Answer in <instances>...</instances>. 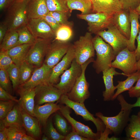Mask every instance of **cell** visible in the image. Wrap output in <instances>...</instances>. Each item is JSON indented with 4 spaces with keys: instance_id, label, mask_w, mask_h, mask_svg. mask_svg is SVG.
Instances as JSON below:
<instances>
[{
    "instance_id": "1",
    "label": "cell",
    "mask_w": 140,
    "mask_h": 140,
    "mask_svg": "<svg viewBox=\"0 0 140 140\" xmlns=\"http://www.w3.org/2000/svg\"><path fill=\"white\" fill-rule=\"evenodd\" d=\"M117 98L121 107V110L117 115L107 117L101 112L96 114V116L103 122L106 128L113 132L115 136L120 135L127 125L130 118L129 116L132 110L129 106V103L122 94L119 95Z\"/></svg>"
},
{
    "instance_id": "2",
    "label": "cell",
    "mask_w": 140,
    "mask_h": 140,
    "mask_svg": "<svg viewBox=\"0 0 140 140\" xmlns=\"http://www.w3.org/2000/svg\"><path fill=\"white\" fill-rule=\"evenodd\" d=\"M93 42L96 55L93 66L96 72L99 74L111 67L112 61L115 60L116 56L111 46L106 43L100 36L96 35L93 38Z\"/></svg>"
},
{
    "instance_id": "3",
    "label": "cell",
    "mask_w": 140,
    "mask_h": 140,
    "mask_svg": "<svg viewBox=\"0 0 140 140\" xmlns=\"http://www.w3.org/2000/svg\"><path fill=\"white\" fill-rule=\"evenodd\" d=\"M29 0L16 1L7 11L4 21L8 30H17L26 25L28 19L27 6Z\"/></svg>"
},
{
    "instance_id": "4",
    "label": "cell",
    "mask_w": 140,
    "mask_h": 140,
    "mask_svg": "<svg viewBox=\"0 0 140 140\" xmlns=\"http://www.w3.org/2000/svg\"><path fill=\"white\" fill-rule=\"evenodd\" d=\"M95 61L93 58L81 65V73L77 79L70 91L66 95L70 100L75 102L84 103L85 101L90 95L89 90V84L86 80L85 71L88 65Z\"/></svg>"
},
{
    "instance_id": "5",
    "label": "cell",
    "mask_w": 140,
    "mask_h": 140,
    "mask_svg": "<svg viewBox=\"0 0 140 140\" xmlns=\"http://www.w3.org/2000/svg\"><path fill=\"white\" fill-rule=\"evenodd\" d=\"M93 39L92 33L88 32L74 42L75 59L78 64L81 65L94 57L95 50Z\"/></svg>"
},
{
    "instance_id": "6",
    "label": "cell",
    "mask_w": 140,
    "mask_h": 140,
    "mask_svg": "<svg viewBox=\"0 0 140 140\" xmlns=\"http://www.w3.org/2000/svg\"><path fill=\"white\" fill-rule=\"evenodd\" d=\"M113 15L99 12L86 15L78 14L77 16L87 22L89 32L96 35L98 32L114 24Z\"/></svg>"
},
{
    "instance_id": "7",
    "label": "cell",
    "mask_w": 140,
    "mask_h": 140,
    "mask_svg": "<svg viewBox=\"0 0 140 140\" xmlns=\"http://www.w3.org/2000/svg\"><path fill=\"white\" fill-rule=\"evenodd\" d=\"M54 39H36L31 46L25 60L36 68L43 64L48 48Z\"/></svg>"
},
{
    "instance_id": "8",
    "label": "cell",
    "mask_w": 140,
    "mask_h": 140,
    "mask_svg": "<svg viewBox=\"0 0 140 140\" xmlns=\"http://www.w3.org/2000/svg\"><path fill=\"white\" fill-rule=\"evenodd\" d=\"M60 103L72 109L77 115L81 116L85 120L91 121L95 125L97 132L101 134L105 130L106 127L101 120L96 118L86 108L84 103L73 101L69 99L66 95L63 94L59 100Z\"/></svg>"
},
{
    "instance_id": "9",
    "label": "cell",
    "mask_w": 140,
    "mask_h": 140,
    "mask_svg": "<svg viewBox=\"0 0 140 140\" xmlns=\"http://www.w3.org/2000/svg\"><path fill=\"white\" fill-rule=\"evenodd\" d=\"M107 30L98 32L96 35L101 37L113 48L115 55L127 47L128 40L113 24L109 26Z\"/></svg>"
},
{
    "instance_id": "10",
    "label": "cell",
    "mask_w": 140,
    "mask_h": 140,
    "mask_svg": "<svg viewBox=\"0 0 140 140\" xmlns=\"http://www.w3.org/2000/svg\"><path fill=\"white\" fill-rule=\"evenodd\" d=\"M82 71L81 65L78 64L74 59L69 68L61 75L59 82L53 85L63 94L66 95L71 90Z\"/></svg>"
},
{
    "instance_id": "11",
    "label": "cell",
    "mask_w": 140,
    "mask_h": 140,
    "mask_svg": "<svg viewBox=\"0 0 140 140\" xmlns=\"http://www.w3.org/2000/svg\"><path fill=\"white\" fill-rule=\"evenodd\" d=\"M137 61L135 50L131 51L127 47L116 55L111 66L121 70L128 76L136 71Z\"/></svg>"
},
{
    "instance_id": "12",
    "label": "cell",
    "mask_w": 140,
    "mask_h": 140,
    "mask_svg": "<svg viewBox=\"0 0 140 140\" xmlns=\"http://www.w3.org/2000/svg\"><path fill=\"white\" fill-rule=\"evenodd\" d=\"M71 44L68 41L54 39L48 48L43 63L52 68L66 54Z\"/></svg>"
},
{
    "instance_id": "13",
    "label": "cell",
    "mask_w": 140,
    "mask_h": 140,
    "mask_svg": "<svg viewBox=\"0 0 140 140\" xmlns=\"http://www.w3.org/2000/svg\"><path fill=\"white\" fill-rule=\"evenodd\" d=\"M34 88L35 102L37 104L39 105L59 100L63 94L53 85L49 83L40 84Z\"/></svg>"
},
{
    "instance_id": "14",
    "label": "cell",
    "mask_w": 140,
    "mask_h": 140,
    "mask_svg": "<svg viewBox=\"0 0 140 140\" xmlns=\"http://www.w3.org/2000/svg\"><path fill=\"white\" fill-rule=\"evenodd\" d=\"M70 108L67 106L60 105L59 111L62 115L67 120L72 128L80 135L89 140H99L101 134L94 133L88 126L79 122L70 116Z\"/></svg>"
},
{
    "instance_id": "15",
    "label": "cell",
    "mask_w": 140,
    "mask_h": 140,
    "mask_svg": "<svg viewBox=\"0 0 140 140\" xmlns=\"http://www.w3.org/2000/svg\"><path fill=\"white\" fill-rule=\"evenodd\" d=\"M26 25L36 39H54L55 32L43 19H28Z\"/></svg>"
},
{
    "instance_id": "16",
    "label": "cell",
    "mask_w": 140,
    "mask_h": 140,
    "mask_svg": "<svg viewBox=\"0 0 140 140\" xmlns=\"http://www.w3.org/2000/svg\"><path fill=\"white\" fill-rule=\"evenodd\" d=\"M74 59V47L73 45L71 44L66 54L53 68L49 79L48 83L52 85L57 83L59 76L71 66Z\"/></svg>"
},
{
    "instance_id": "17",
    "label": "cell",
    "mask_w": 140,
    "mask_h": 140,
    "mask_svg": "<svg viewBox=\"0 0 140 140\" xmlns=\"http://www.w3.org/2000/svg\"><path fill=\"white\" fill-rule=\"evenodd\" d=\"M52 69L43 63L40 67L36 68L29 80L19 87L24 89L33 88L40 84L49 83Z\"/></svg>"
},
{
    "instance_id": "18",
    "label": "cell",
    "mask_w": 140,
    "mask_h": 140,
    "mask_svg": "<svg viewBox=\"0 0 140 140\" xmlns=\"http://www.w3.org/2000/svg\"><path fill=\"white\" fill-rule=\"evenodd\" d=\"M92 12H102L114 15L122 10L119 0H91Z\"/></svg>"
},
{
    "instance_id": "19",
    "label": "cell",
    "mask_w": 140,
    "mask_h": 140,
    "mask_svg": "<svg viewBox=\"0 0 140 140\" xmlns=\"http://www.w3.org/2000/svg\"><path fill=\"white\" fill-rule=\"evenodd\" d=\"M102 72L103 78L105 87V90L103 92V100L105 101L112 100L114 94V91L117 89L116 86H114L113 83L114 76L122 75L128 76L124 73H121L117 72L115 70V68L112 67Z\"/></svg>"
},
{
    "instance_id": "20",
    "label": "cell",
    "mask_w": 140,
    "mask_h": 140,
    "mask_svg": "<svg viewBox=\"0 0 140 140\" xmlns=\"http://www.w3.org/2000/svg\"><path fill=\"white\" fill-rule=\"evenodd\" d=\"M18 93L20 97L18 103L27 113L35 117L34 108L35 106V90L34 88L24 89L19 87Z\"/></svg>"
},
{
    "instance_id": "21",
    "label": "cell",
    "mask_w": 140,
    "mask_h": 140,
    "mask_svg": "<svg viewBox=\"0 0 140 140\" xmlns=\"http://www.w3.org/2000/svg\"><path fill=\"white\" fill-rule=\"evenodd\" d=\"M114 25L128 40L130 35V20L129 11L123 10L113 15Z\"/></svg>"
},
{
    "instance_id": "22",
    "label": "cell",
    "mask_w": 140,
    "mask_h": 140,
    "mask_svg": "<svg viewBox=\"0 0 140 140\" xmlns=\"http://www.w3.org/2000/svg\"><path fill=\"white\" fill-rule=\"evenodd\" d=\"M60 109V105L54 102L47 103L42 105L36 104L34 108V116L41 124L45 126L50 116Z\"/></svg>"
},
{
    "instance_id": "23",
    "label": "cell",
    "mask_w": 140,
    "mask_h": 140,
    "mask_svg": "<svg viewBox=\"0 0 140 140\" xmlns=\"http://www.w3.org/2000/svg\"><path fill=\"white\" fill-rule=\"evenodd\" d=\"M45 0H29L27 6L28 19L43 18L49 13Z\"/></svg>"
},
{
    "instance_id": "24",
    "label": "cell",
    "mask_w": 140,
    "mask_h": 140,
    "mask_svg": "<svg viewBox=\"0 0 140 140\" xmlns=\"http://www.w3.org/2000/svg\"><path fill=\"white\" fill-rule=\"evenodd\" d=\"M130 20V35L128 40L127 47L131 51L136 49L135 41L140 29V24L139 22V15L134 9L129 10Z\"/></svg>"
},
{
    "instance_id": "25",
    "label": "cell",
    "mask_w": 140,
    "mask_h": 140,
    "mask_svg": "<svg viewBox=\"0 0 140 140\" xmlns=\"http://www.w3.org/2000/svg\"><path fill=\"white\" fill-rule=\"evenodd\" d=\"M32 44L18 45L6 51L8 54L12 59L14 63L19 67L25 61L28 52Z\"/></svg>"
},
{
    "instance_id": "26",
    "label": "cell",
    "mask_w": 140,
    "mask_h": 140,
    "mask_svg": "<svg viewBox=\"0 0 140 140\" xmlns=\"http://www.w3.org/2000/svg\"><path fill=\"white\" fill-rule=\"evenodd\" d=\"M22 114L23 127L30 134L35 137H38L40 134L39 121L26 112L22 108Z\"/></svg>"
},
{
    "instance_id": "27",
    "label": "cell",
    "mask_w": 140,
    "mask_h": 140,
    "mask_svg": "<svg viewBox=\"0 0 140 140\" xmlns=\"http://www.w3.org/2000/svg\"><path fill=\"white\" fill-rule=\"evenodd\" d=\"M18 103L15 105L12 109L2 120L5 127L13 126L23 127L22 108Z\"/></svg>"
},
{
    "instance_id": "28",
    "label": "cell",
    "mask_w": 140,
    "mask_h": 140,
    "mask_svg": "<svg viewBox=\"0 0 140 140\" xmlns=\"http://www.w3.org/2000/svg\"><path fill=\"white\" fill-rule=\"evenodd\" d=\"M140 76V70H139L130 75L125 80L118 81V83L116 86L117 90L113 96L112 100L115 99L122 93L130 89Z\"/></svg>"
},
{
    "instance_id": "29",
    "label": "cell",
    "mask_w": 140,
    "mask_h": 140,
    "mask_svg": "<svg viewBox=\"0 0 140 140\" xmlns=\"http://www.w3.org/2000/svg\"><path fill=\"white\" fill-rule=\"evenodd\" d=\"M125 128L126 136L130 140H140V121L137 115H132Z\"/></svg>"
},
{
    "instance_id": "30",
    "label": "cell",
    "mask_w": 140,
    "mask_h": 140,
    "mask_svg": "<svg viewBox=\"0 0 140 140\" xmlns=\"http://www.w3.org/2000/svg\"><path fill=\"white\" fill-rule=\"evenodd\" d=\"M68 6L71 13L73 10L81 11V14L86 15L92 12L91 0H66Z\"/></svg>"
},
{
    "instance_id": "31",
    "label": "cell",
    "mask_w": 140,
    "mask_h": 140,
    "mask_svg": "<svg viewBox=\"0 0 140 140\" xmlns=\"http://www.w3.org/2000/svg\"><path fill=\"white\" fill-rule=\"evenodd\" d=\"M18 37L17 30H8L0 43V50L7 51L16 46Z\"/></svg>"
},
{
    "instance_id": "32",
    "label": "cell",
    "mask_w": 140,
    "mask_h": 140,
    "mask_svg": "<svg viewBox=\"0 0 140 140\" xmlns=\"http://www.w3.org/2000/svg\"><path fill=\"white\" fill-rule=\"evenodd\" d=\"M50 11H55L69 14L66 0H45Z\"/></svg>"
},
{
    "instance_id": "33",
    "label": "cell",
    "mask_w": 140,
    "mask_h": 140,
    "mask_svg": "<svg viewBox=\"0 0 140 140\" xmlns=\"http://www.w3.org/2000/svg\"><path fill=\"white\" fill-rule=\"evenodd\" d=\"M36 67L33 65L24 61L19 67V86L26 82L30 78Z\"/></svg>"
},
{
    "instance_id": "34",
    "label": "cell",
    "mask_w": 140,
    "mask_h": 140,
    "mask_svg": "<svg viewBox=\"0 0 140 140\" xmlns=\"http://www.w3.org/2000/svg\"><path fill=\"white\" fill-rule=\"evenodd\" d=\"M18 41L16 46L23 44H32L36 39L30 32L26 25L17 29Z\"/></svg>"
},
{
    "instance_id": "35",
    "label": "cell",
    "mask_w": 140,
    "mask_h": 140,
    "mask_svg": "<svg viewBox=\"0 0 140 140\" xmlns=\"http://www.w3.org/2000/svg\"><path fill=\"white\" fill-rule=\"evenodd\" d=\"M24 128L23 127L16 126L6 127L8 140H21L22 137L26 134Z\"/></svg>"
},
{
    "instance_id": "36",
    "label": "cell",
    "mask_w": 140,
    "mask_h": 140,
    "mask_svg": "<svg viewBox=\"0 0 140 140\" xmlns=\"http://www.w3.org/2000/svg\"><path fill=\"white\" fill-rule=\"evenodd\" d=\"M73 34L72 28L67 25H61L55 32L54 39L63 41H68Z\"/></svg>"
},
{
    "instance_id": "37",
    "label": "cell",
    "mask_w": 140,
    "mask_h": 140,
    "mask_svg": "<svg viewBox=\"0 0 140 140\" xmlns=\"http://www.w3.org/2000/svg\"><path fill=\"white\" fill-rule=\"evenodd\" d=\"M6 70L12 82L13 88H16L19 86V67L13 63Z\"/></svg>"
},
{
    "instance_id": "38",
    "label": "cell",
    "mask_w": 140,
    "mask_h": 140,
    "mask_svg": "<svg viewBox=\"0 0 140 140\" xmlns=\"http://www.w3.org/2000/svg\"><path fill=\"white\" fill-rule=\"evenodd\" d=\"M59 114L54 116V122L55 126L60 134L65 136L69 133V127L65 117Z\"/></svg>"
},
{
    "instance_id": "39",
    "label": "cell",
    "mask_w": 140,
    "mask_h": 140,
    "mask_svg": "<svg viewBox=\"0 0 140 140\" xmlns=\"http://www.w3.org/2000/svg\"><path fill=\"white\" fill-rule=\"evenodd\" d=\"M47 133L48 136L52 140H64L65 136L57 131L54 127L51 120L49 121L47 124Z\"/></svg>"
},
{
    "instance_id": "40",
    "label": "cell",
    "mask_w": 140,
    "mask_h": 140,
    "mask_svg": "<svg viewBox=\"0 0 140 140\" xmlns=\"http://www.w3.org/2000/svg\"><path fill=\"white\" fill-rule=\"evenodd\" d=\"M15 101H0V119L3 120L12 109L15 104Z\"/></svg>"
},
{
    "instance_id": "41",
    "label": "cell",
    "mask_w": 140,
    "mask_h": 140,
    "mask_svg": "<svg viewBox=\"0 0 140 140\" xmlns=\"http://www.w3.org/2000/svg\"><path fill=\"white\" fill-rule=\"evenodd\" d=\"M13 63V60L8 54L6 51L0 50V69L6 70Z\"/></svg>"
},
{
    "instance_id": "42",
    "label": "cell",
    "mask_w": 140,
    "mask_h": 140,
    "mask_svg": "<svg viewBox=\"0 0 140 140\" xmlns=\"http://www.w3.org/2000/svg\"><path fill=\"white\" fill-rule=\"evenodd\" d=\"M9 78L6 70H0V86L9 93L11 85Z\"/></svg>"
},
{
    "instance_id": "43",
    "label": "cell",
    "mask_w": 140,
    "mask_h": 140,
    "mask_svg": "<svg viewBox=\"0 0 140 140\" xmlns=\"http://www.w3.org/2000/svg\"><path fill=\"white\" fill-rule=\"evenodd\" d=\"M49 13L55 18L61 25H65L70 26V23L68 21V14L55 11H50Z\"/></svg>"
},
{
    "instance_id": "44",
    "label": "cell",
    "mask_w": 140,
    "mask_h": 140,
    "mask_svg": "<svg viewBox=\"0 0 140 140\" xmlns=\"http://www.w3.org/2000/svg\"><path fill=\"white\" fill-rule=\"evenodd\" d=\"M123 10L129 11L134 9L139 3L138 0H119Z\"/></svg>"
},
{
    "instance_id": "45",
    "label": "cell",
    "mask_w": 140,
    "mask_h": 140,
    "mask_svg": "<svg viewBox=\"0 0 140 140\" xmlns=\"http://www.w3.org/2000/svg\"><path fill=\"white\" fill-rule=\"evenodd\" d=\"M42 19H43L49 24L55 32L61 26L55 18L49 13Z\"/></svg>"
},
{
    "instance_id": "46",
    "label": "cell",
    "mask_w": 140,
    "mask_h": 140,
    "mask_svg": "<svg viewBox=\"0 0 140 140\" xmlns=\"http://www.w3.org/2000/svg\"><path fill=\"white\" fill-rule=\"evenodd\" d=\"M0 100L3 101H11L18 103L19 100L16 97L11 95L10 93L0 86Z\"/></svg>"
},
{
    "instance_id": "47",
    "label": "cell",
    "mask_w": 140,
    "mask_h": 140,
    "mask_svg": "<svg viewBox=\"0 0 140 140\" xmlns=\"http://www.w3.org/2000/svg\"><path fill=\"white\" fill-rule=\"evenodd\" d=\"M128 91L129 95L130 97L137 98L140 97V76L135 85L132 86Z\"/></svg>"
},
{
    "instance_id": "48",
    "label": "cell",
    "mask_w": 140,
    "mask_h": 140,
    "mask_svg": "<svg viewBox=\"0 0 140 140\" xmlns=\"http://www.w3.org/2000/svg\"><path fill=\"white\" fill-rule=\"evenodd\" d=\"M64 140H89L81 136L72 128V131L65 136Z\"/></svg>"
},
{
    "instance_id": "49",
    "label": "cell",
    "mask_w": 140,
    "mask_h": 140,
    "mask_svg": "<svg viewBox=\"0 0 140 140\" xmlns=\"http://www.w3.org/2000/svg\"><path fill=\"white\" fill-rule=\"evenodd\" d=\"M17 0H0V10L4 12L8 10L14 4Z\"/></svg>"
},
{
    "instance_id": "50",
    "label": "cell",
    "mask_w": 140,
    "mask_h": 140,
    "mask_svg": "<svg viewBox=\"0 0 140 140\" xmlns=\"http://www.w3.org/2000/svg\"><path fill=\"white\" fill-rule=\"evenodd\" d=\"M8 30L7 25L4 21L1 22L0 24V43L2 41Z\"/></svg>"
},
{
    "instance_id": "51",
    "label": "cell",
    "mask_w": 140,
    "mask_h": 140,
    "mask_svg": "<svg viewBox=\"0 0 140 140\" xmlns=\"http://www.w3.org/2000/svg\"><path fill=\"white\" fill-rule=\"evenodd\" d=\"M5 126L2 120L0 121V140H8L5 131Z\"/></svg>"
},
{
    "instance_id": "52",
    "label": "cell",
    "mask_w": 140,
    "mask_h": 140,
    "mask_svg": "<svg viewBox=\"0 0 140 140\" xmlns=\"http://www.w3.org/2000/svg\"><path fill=\"white\" fill-rule=\"evenodd\" d=\"M137 42V46L135 50L137 61L140 58V29L139 31L138 35L136 38Z\"/></svg>"
},
{
    "instance_id": "53",
    "label": "cell",
    "mask_w": 140,
    "mask_h": 140,
    "mask_svg": "<svg viewBox=\"0 0 140 140\" xmlns=\"http://www.w3.org/2000/svg\"><path fill=\"white\" fill-rule=\"evenodd\" d=\"M136 102L134 104H131L129 103V106L131 109L134 107H140V97L137 98Z\"/></svg>"
},
{
    "instance_id": "54",
    "label": "cell",
    "mask_w": 140,
    "mask_h": 140,
    "mask_svg": "<svg viewBox=\"0 0 140 140\" xmlns=\"http://www.w3.org/2000/svg\"><path fill=\"white\" fill-rule=\"evenodd\" d=\"M35 139L30 136H28L26 134L24 135L22 137L21 140H35Z\"/></svg>"
},
{
    "instance_id": "55",
    "label": "cell",
    "mask_w": 140,
    "mask_h": 140,
    "mask_svg": "<svg viewBox=\"0 0 140 140\" xmlns=\"http://www.w3.org/2000/svg\"><path fill=\"white\" fill-rule=\"evenodd\" d=\"M135 69L136 71L140 70V58L137 61L135 65Z\"/></svg>"
},
{
    "instance_id": "56",
    "label": "cell",
    "mask_w": 140,
    "mask_h": 140,
    "mask_svg": "<svg viewBox=\"0 0 140 140\" xmlns=\"http://www.w3.org/2000/svg\"><path fill=\"white\" fill-rule=\"evenodd\" d=\"M135 10L139 16H140V2L138 5L134 9Z\"/></svg>"
},
{
    "instance_id": "57",
    "label": "cell",
    "mask_w": 140,
    "mask_h": 140,
    "mask_svg": "<svg viewBox=\"0 0 140 140\" xmlns=\"http://www.w3.org/2000/svg\"><path fill=\"white\" fill-rule=\"evenodd\" d=\"M41 139L43 140H48L50 139V138L46 135H44L42 137Z\"/></svg>"
},
{
    "instance_id": "58",
    "label": "cell",
    "mask_w": 140,
    "mask_h": 140,
    "mask_svg": "<svg viewBox=\"0 0 140 140\" xmlns=\"http://www.w3.org/2000/svg\"><path fill=\"white\" fill-rule=\"evenodd\" d=\"M137 116L140 121V111L138 113Z\"/></svg>"
},
{
    "instance_id": "59",
    "label": "cell",
    "mask_w": 140,
    "mask_h": 140,
    "mask_svg": "<svg viewBox=\"0 0 140 140\" xmlns=\"http://www.w3.org/2000/svg\"><path fill=\"white\" fill-rule=\"evenodd\" d=\"M23 0H16V1H23Z\"/></svg>"
},
{
    "instance_id": "60",
    "label": "cell",
    "mask_w": 140,
    "mask_h": 140,
    "mask_svg": "<svg viewBox=\"0 0 140 140\" xmlns=\"http://www.w3.org/2000/svg\"><path fill=\"white\" fill-rule=\"evenodd\" d=\"M139 20L140 21V16H139Z\"/></svg>"
},
{
    "instance_id": "61",
    "label": "cell",
    "mask_w": 140,
    "mask_h": 140,
    "mask_svg": "<svg viewBox=\"0 0 140 140\" xmlns=\"http://www.w3.org/2000/svg\"><path fill=\"white\" fill-rule=\"evenodd\" d=\"M138 1L139 2H140V0H138Z\"/></svg>"
}]
</instances>
